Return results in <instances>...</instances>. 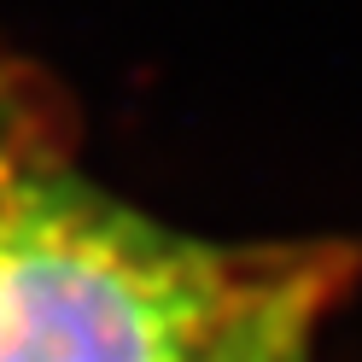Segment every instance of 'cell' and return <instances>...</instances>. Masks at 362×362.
<instances>
[{
  "label": "cell",
  "mask_w": 362,
  "mask_h": 362,
  "mask_svg": "<svg viewBox=\"0 0 362 362\" xmlns=\"http://www.w3.org/2000/svg\"><path fill=\"white\" fill-rule=\"evenodd\" d=\"M351 281L333 245H216L59 170L0 187V362H245L322 327Z\"/></svg>",
  "instance_id": "cell-1"
},
{
  "label": "cell",
  "mask_w": 362,
  "mask_h": 362,
  "mask_svg": "<svg viewBox=\"0 0 362 362\" xmlns=\"http://www.w3.org/2000/svg\"><path fill=\"white\" fill-rule=\"evenodd\" d=\"M47 146H41V123L30 117V105L18 88L0 82V187L30 164V158H41Z\"/></svg>",
  "instance_id": "cell-2"
},
{
  "label": "cell",
  "mask_w": 362,
  "mask_h": 362,
  "mask_svg": "<svg viewBox=\"0 0 362 362\" xmlns=\"http://www.w3.org/2000/svg\"><path fill=\"white\" fill-rule=\"evenodd\" d=\"M310 345H315V327H298V333H286V339H275V345H263L257 356H245V362H310Z\"/></svg>",
  "instance_id": "cell-3"
}]
</instances>
